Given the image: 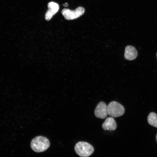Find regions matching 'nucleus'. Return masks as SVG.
Returning a JSON list of instances; mask_svg holds the SVG:
<instances>
[{"instance_id":"obj_3","label":"nucleus","mask_w":157,"mask_h":157,"mask_svg":"<svg viewBox=\"0 0 157 157\" xmlns=\"http://www.w3.org/2000/svg\"><path fill=\"white\" fill-rule=\"evenodd\" d=\"M124 106L116 101H112L107 106L108 115L112 117L122 116L124 114Z\"/></svg>"},{"instance_id":"obj_11","label":"nucleus","mask_w":157,"mask_h":157,"mask_svg":"<svg viewBox=\"0 0 157 157\" xmlns=\"http://www.w3.org/2000/svg\"><path fill=\"white\" fill-rule=\"evenodd\" d=\"M156 140H157V135H156Z\"/></svg>"},{"instance_id":"obj_9","label":"nucleus","mask_w":157,"mask_h":157,"mask_svg":"<svg viewBox=\"0 0 157 157\" xmlns=\"http://www.w3.org/2000/svg\"><path fill=\"white\" fill-rule=\"evenodd\" d=\"M147 120L150 125L157 128V115L155 113H150L148 117Z\"/></svg>"},{"instance_id":"obj_1","label":"nucleus","mask_w":157,"mask_h":157,"mask_svg":"<svg viewBox=\"0 0 157 157\" xmlns=\"http://www.w3.org/2000/svg\"><path fill=\"white\" fill-rule=\"evenodd\" d=\"M31 149L36 152H41L45 151L50 145L49 140L42 136H37L31 140Z\"/></svg>"},{"instance_id":"obj_7","label":"nucleus","mask_w":157,"mask_h":157,"mask_svg":"<svg viewBox=\"0 0 157 157\" xmlns=\"http://www.w3.org/2000/svg\"><path fill=\"white\" fill-rule=\"evenodd\" d=\"M137 55V51L135 47L131 46H128L126 47L124 55L125 59L132 60L136 58Z\"/></svg>"},{"instance_id":"obj_8","label":"nucleus","mask_w":157,"mask_h":157,"mask_svg":"<svg viewBox=\"0 0 157 157\" xmlns=\"http://www.w3.org/2000/svg\"><path fill=\"white\" fill-rule=\"evenodd\" d=\"M102 126L105 130L114 131L116 129L117 124L114 119L110 117L106 119Z\"/></svg>"},{"instance_id":"obj_2","label":"nucleus","mask_w":157,"mask_h":157,"mask_svg":"<svg viewBox=\"0 0 157 157\" xmlns=\"http://www.w3.org/2000/svg\"><path fill=\"white\" fill-rule=\"evenodd\" d=\"M74 150L78 156L82 157L90 156L94 151V149L92 145L84 142H79L75 144Z\"/></svg>"},{"instance_id":"obj_5","label":"nucleus","mask_w":157,"mask_h":157,"mask_svg":"<svg viewBox=\"0 0 157 157\" xmlns=\"http://www.w3.org/2000/svg\"><path fill=\"white\" fill-rule=\"evenodd\" d=\"M94 113L95 116L101 119H104L107 116V106L103 101L99 102L96 107Z\"/></svg>"},{"instance_id":"obj_12","label":"nucleus","mask_w":157,"mask_h":157,"mask_svg":"<svg viewBox=\"0 0 157 157\" xmlns=\"http://www.w3.org/2000/svg\"></svg>"},{"instance_id":"obj_10","label":"nucleus","mask_w":157,"mask_h":157,"mask_svg":"<svg viewBox=\"0 0 157 157\" xmlns=\"http://www.w3.org/2000/svg\"><path fill=\"white\" fill-rule=\"evenodd\" d=\"M63 5L65 7H67L68 6V4L67 3H64Z\"/></svg>"},{"instance_id":"obj_6","label":"nucleus","mask_w":157,"mask_h":157,"mask_svg":"<svg viewBox=\"0 0 157 157\" xmlns=\"http://www.w3.org/2000/svg\"><path fill=\"white\" fill-rule=\"evenodd\" d=\"M47 6L48 9L45 14V18L46 20L49 21L58 11L59 6L57 3L52 1L49 3Z\"/></svg>"},{"instance_id":"obj_4","label":"nucleus","mask_w":157,"mask_h":157,"mask_svg":"<svg viewBox=\"0 0 157 157\" xmlns=\"http://www.w3.org/2000/svg\"><path fill=\"white\" fill-rule=\"evenodd\" d=\"M84 12L85 10L83 7H79L74 10L64 8L62 11V14L65 19L70 20L77 18L83 15Z\"/></svg>"}]
</instances>
